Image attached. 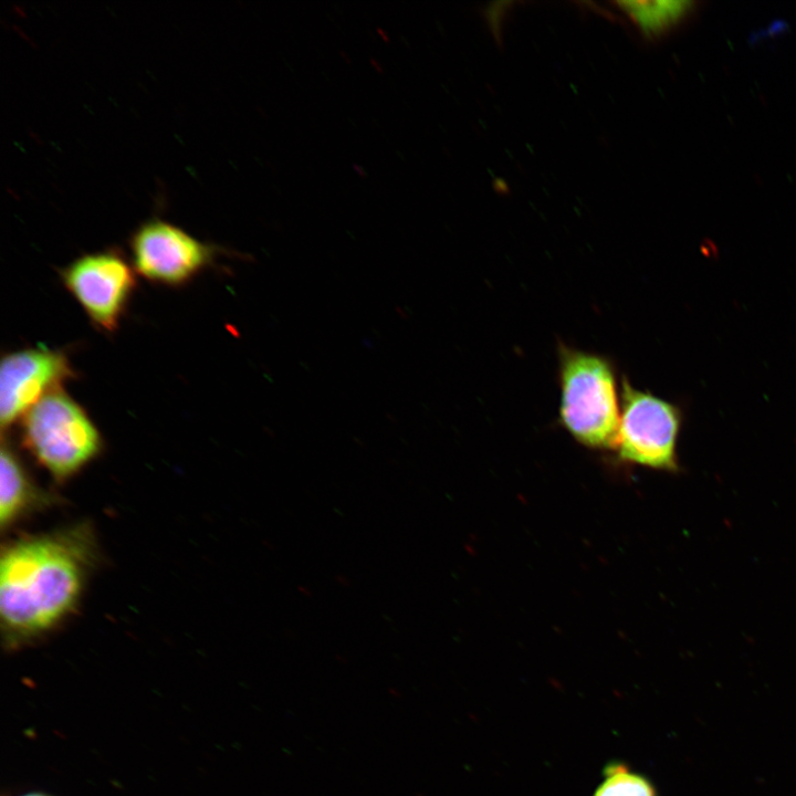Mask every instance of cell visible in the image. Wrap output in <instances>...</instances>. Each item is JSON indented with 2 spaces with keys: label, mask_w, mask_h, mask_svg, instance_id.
<instances>
[{
  "label": "cell",
  "mask_w": 796,
  "mask_h": 796,
  "mask_svg": "<svg viewBox=\"0 0 796 796\" xmlns=\"http://www.w3.org/2000/svg\"><path fill=\"white\" fill-rule=\"evenodd\" d=\"M93 548L88 531L76 527L19 541L2 553L0 617L8 646L43 635L74 608Z\"/></svg>",
  "instance_id": "1"
},
{
  "label": "cell",
  "mask_w": 796,
  "mask_h": 796,
  "mask_svg": "<svg viewBox=\"0 0 796 796\" xmlns=\"http://www.w3.org/2000/svg\"><path fill=\"white\" fill-rule=\"evenodd\" d=\"M558 423L582 446L615 451L620 420L619 376L607 355L557 345Z\"/></svg>",
  "instance_id": "2"
},
{
  "label": "cell",
  "mask_w": 796,
  "mask_h": 796,
  "mask_svg": "<svg viewBox=\"0 0 796 796\" xmlns=\"http://www.w3.org/2000/svg\"><path fill=\"white\" fill-rule=\"evenodd\" d=\"M21 429L27 449L57 480L76 473L102 449L95 423L62 387L23 415Z\"/></svg>",
  "instance_id": "3"
},
{
  "label": "cell",
  "mask_w": 796,
  "mask_h": 796,
  "mask_svg": "<svg viewBox=\"0 0 796 796\" xmlns=\"http://www.w3.org/2000/svg\"><path fill=\"white\" fill-rule=\"evenodd\" d=\"M683 413L679 405L620 380L617 458L654 470H679L677 444Z\"/></svg>",
  "instance_id": "4"
},
{
  "label": "cell",
  "mask_w": 796,
  "mask_h": 796,
  "mask_svg": "<svg viewBox=\"0 0 796 796\" xmlns=\"http://www.w3.org/2000/svg\"><path fill=\"white\" fill-rule=\"evenodd\" d=\"M61 279L98 329H117L136 287V271L121 253L84 254L62 269Z\"/></svg>",
  "instance_id": "5"
},
{
  "label": "cell",
  "mask_w": 796,
  "mask_h": 796,
  "mask_svg": "<svg viewBox=\"0 0 796 796\" xmlns=\"http://www.w3.org/2000/svg\"><path fill=\"white\" fill-rule=\"evenodd\" d=\"M136 273L154 283L178 286L192 280L222 252L161 219L139 224L129 239Z\"/></svg>",
  "instance_id": "6"
},
{
  "label": "cell",
  "mask_w": 796,
  "mask_h": 796,
  "mask_svg": "<svg viewBox=\"0 0 796 796\" xmlns=\"http://www.w3.org/2000/svg\"><path fill=\"white\" fill-rule=\"evenodd\" d=\"M74 376L65 354L45 347L8 353L0 367V423L9 428L41 398Z\"/></svg>",
  "instance_id": "7"
},
{
  "label": "cell",
  "mask_w": 796,
  "mask_h": 796,
  "mask_svg": "<svg viewBox=\"0 0 796 796\" xmlns=\"http://www.w3.org/2000/svg\"><path fill=\"white\" fill-rule=\"evenodd\" d=\"M618 10L647 40L662 39L678 28L694 10L691 1H617Z\"/></svg>",
  "instance_id": "8"
},
{
  "label": "cell",
  "mask_w": 796,
  "mask_h": 796,
  "mask_svg": "<svg viewBox=\"0 0 796 796\" xmlns=\"http://www.w3.org/2000/svg\"><path fill=\"white\" fill-rule=\"evenodd\" d=\"M35 499V492L13 450L6 442L0 455V522L12 523Z\"/></svg>",
  "instance_id": "9"
},
{
  "label": "cell",
  "mask_w": 796,
  "mask_h": 796,
  "mask_svg": "<svg viewBox=\"0 0 796 796\" xmlns=\"http://www.w3.org/2000/svg\"><path fill=\"white\" fill-rule=\"evenodd\" d=\"M605 769L606 778L594 796H656L650 782L624 764L611 763Z\"/></svg>",
  "instance_id": "10"
},
{
  "label": "cell",
  "mask_w": 796,
  "mask_h": 796,
  "mask_svg": "<svg viewBox=\"0 0 796 796\" xmlns=\"http://www.w3.org/2000/svg\"><path fill=\"white\" fill-rule=\"evenodd\" d=\"M2 796H53V795L45 793L43 790H25V792H21V793L7 794V795H2Z\"/></svg>",
  "instance_id": "11"
}]
</instances>
